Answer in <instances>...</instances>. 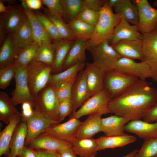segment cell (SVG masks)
I'll use <instances>...</instances> for the list:
<instances>
[{
	"mask_svg": "<svg viewBox=\"0 0 157 157\" xmlns=\"http://www.w3.org/2000/svg\"><path fill=\"white\" fill-rule=\"evenodd\" d=\"M157 102V89L146 80L139 79L119 96L111 99L108 108L110 113L131 121L142 118Z\"/></svg>",
	"mask_w": 157,
	"mask_h": 157,
	"instance_id": "obj_1",
	"label": "cell"
},
{
	"mask_svg": "<svg viewBox=\"0 0 157 157\" xmlns=\"http://www.w3.org/2000/svg\"><path fill=\"white\" fill-rule=\"evenodd\" d=\"M121 18L119 15L113 13L108 1H106L99 12V18L92 38L88 41L87 49L94 48L106 41L110 40Z\"/></svg>",
	"mask_w": 157,
	"mask_h": 157,
	"instance_id": "obj_2",
	"label": "cell"
},
{
	"mask_svg": "<svg viewBox=\"0 0 157 157\" xmlns=\"http://www.w3.org/2000/svg\"><path fill=\"white\" fill-rule=\"evenodd\" d=\"M37 109L54 124L59 123L58 106L56 88L48 84L41 90L36 98Z\"/></svg>",
	"mask_w": 157,
	"mask_h": 157,
	"instance_id": "obj_3",
	"label": "cell"
},
{
	"mask_svg": "<svg viewBox=\"0 0 157 157\" xmlns=\"http://www.w3.org/2000/svg\"><path fill=\"white\" fill-rule=\"evenodd\" d=\"M51 74V67L34 60L27 66L28 85L31 94L35 99L39 92L47 85Z\"/></svg>",
	"mask_w": 157,
	"mask_h": 157,
	"instance_id": "obj_4",
	"label": "cell"
},
{
	"mask_svg": "<svg viewBox=\"0 0 157 157\" xmlns=\"http://www.w3.org/2000/svg\"><path fill=\"white\" fill-rule=\"evenodd\" d=\"M112 98L105 90L91 97L78 110L70 115L69 119H79L84 115L110 113L108 105Z\"/></svg>",
	"mask_w": 157,
	"mask_h": 157,
	"instance_id": "obj_5",
	"label": "cell"
},
{
	"mask_svg": "<svg viewBox=\"0 0 157 157\" xmlns=\"http://www.w3.org/2000/svg\"><path fill=\"white\" fill-rule=\"evenodd\" d=\"M112 70L117 71L141 80H146L152 77L151 69L147 63L142 61L137 62L133 59L123 57L114 61L105 72Z\"/></svg>",
	"mask_w": 157,
	"mask_h": 157,
	"instance_id": "obj_6",
	"label": "cell"
},
{
	"mask_svg": "<svg viewBox=\"0 0 157 157\" xmlns=\"http://www.w3.org/2000/svg\"><path fill=\"white\" fill-rule=\"evenodd\" d=\"M139 79L119 72L112 70L105 72L103 84L104 90L112 99L123 93Z\"/></svg>",
	"mask_w": 157,
	"mask_h": 157,
	"instance_id": "obj_7",
	"label": "cell"
},
{
	"mask_svg": "<svg viewBox=\"0 0 157 157\" xmlns=\"http://www.w3.org/2000/svg\"><path fill=\"white\" fill-rule=\"evenodd\" d=\"M27 67H18L14 78L15 88L11 99L14 106L24 103H28L34 108L36 106V100L31 94L28 85Z\"/></svg>",
	"mask_w": 157,
	"mask_h": 157,
	"instance_id": "obj_8",
	"label": "cell"
},
{
	"mask_svg": "<svg viewBox=\"0 0 157 157\" xmlns=\"http://www.w3.org/2000/svg\"><path fill=\"white\" fill-rule=\"evenodd\" d=\"M137 6L138 11V29L142 34L151 32L157 24V9L151 6L147 0L132 1Z\"/></svg>",
	"mask_w": 157,
	"mask_h": 157,
	"instance_id": "obj_9",
	"label": "cell"
},
{
	"mask_svg": "<svg viewBox=\"0 0 157 157\" xmlns=\"http://www.w3.org/2000/svg\"><path fill=\"white\" fill-rule=\"evenodd\" d=\"M141 61L150 67L152 78L157 77V29L142 34Z\"/></svg>",
	"mask_w": 157,
	"mask_h": 157,
	"instance_id": "obj_10",
	"label": "cell"
},
{
	"mask_svg": "<svg viewBox=\"0 0 157 157\" xmlns=\"http://www.w3.org/2000/svg\"><path fill=\"white\" fill-rule=\"evenodd\" d=\"M27 18L23 9L10 6L9 10L1 17L0 22V38L6 34L13 33Z\"/></svg>",
	"mask_w": 157,
	"mask_h": 157,
	"instance_id": "obj_11",
	"label": "cell"
},
{
	"mask_svg": "<svg viewBox=\"0 0 157 157\" xmlns=\"http://www.w3.org/2000/svg\"><path fill=\"white\" fill-rule=\"evenodd\" d=\"M89 50L92 56L93 63L104 71L114 61L122 57L108 41H104Z\"/></svg>",
	"mask_w": 157,
	"mask_h": 157,
	"instance_id": "obj_12",
	"label": "cell"
},
{
	"mask_svg": "<svg viewBox=\"0 0 157 157\" xmlns=\"http://www.w3.org/2000/svg\"><path fill=\"white\" fill-rule=\"evenodd\" d=\"M25 121L26 122L27 130L25 145L54 124L35 108H34L32 115Z\"/></svg>",
	"mask_w": 157,
	"mask_h": 157,
	"instance_id": "obj_13",
	"label": "cell"
},
{
	"mask_svg": "<svg viewBox=\"0 0 157 157\" xmlns=\"http://www.w3.org/2000/svg\"><path fill=\"white\" fill-rule=\"evenodd\" d=\"M90 97L86 74L83 70L78 74L72 86L70 97L73 106L72 113L81 107Z\"/></svg>",
	"mask_w": 157,
	"mask_h": 157,
	"instance_id": "obj_14",
	"label": "cell"
},
{
	"mask_svg": "<svg viewBox=\"0 0 157 157\" xmlns=\"http://www.w3.org/2000/svg\"><path fill=\"white\" fill-rule=\"evenodd\" d=\"M81 122L78 119H69L64 123L53 124L41 135L50 136L69 142L75 137L77 129Z\"/></svg>",
	"mask_w": 157,
	"mask_h": 157,
	"instance_id": "obj_15",
	"label": "cell"
},
{
	"mask_svg": "<svg viewBox=\"0 0 157 157\" xmlns=\"http://www.w3.org/2000/svg\"><path fill=\"white\" fill-rule=\"evenodd\" d=\"M142 34L139 31L137 25H131L121 17V20L115 28L113 35L110 40V44L113 45L119 42L140 39Z\"/></svg>",
	"mask_w": 157,
	"mask_h": 157,
	"instance_id": "obj_16",
	"label": "cell"
},
{
	"mask_svg": "<svg viewBox=\"0 0 157 157\" xmlns=\"http://www.w3.org/2000/svg\"><path fill=\"white\" fill-rule=\"evenodd\" d=\"M85 70L91 97L104 90L103 81L105 72L94 63H87Z\"/></svg>",
	"mask_w": 157,
	"mask_h": 157,
	"instance_id": "obj_17",
	"label": "cell"
},
{
	"mask_svg": "<svg viewBox=\"0 0 157 157\" xmlns=\"http://www.w3.org/2000/svg\"><path fill=\"white\" fill-rule=\"evenodd\" d=\"M125 132L133 133L144 140L157 138V121L148 122L140 119L131 120L124 127Z\"/></svg>",
	"mask_w": 157,
	"mask_h": 157,
	"instance_id": "obj_18",
	"label": "cell"
},
{
	"mask_svg": "<svg viewBox=\"0 0 157 157\" xmlns=\"http://www.w3.org/2000/svg\"><path fill=\"white\" fill-rule=\"evenodd\" d=\"M35 150L57 151L72 146L69 142L60 140L53 137L40 135L26 145Z\"/></svg>",
	"mask_w": 157,
	"mask_h": 157,
	"instance_id": "obj_19",
	"label": "cell"
},
{
	"mask_svg": "<svg viewBox=\"0 0 157 157\" xmlns=\"http://www.w3.org/2000/svg\"><path fill=\"white\" fill-rule=\"evenodd\" d=\"M22 1V9L29 22L35 42L39 44L44 42H51L52 39L33 10L29 8L23 0Z\"/></svg>",
	"mask_w": 157,
	"mask_h": 157,
	"instance_id": "obj_20",
	"label": "cell"
},
{
	"mask_svg": "<svg viewBox=\"0 0 157 157\" xmlns=\"http://www.w3.org/2000/svg\"><path fill=\"white\" fill-rule=\"evenodd\" d=\"M130 121L128 118L115 115L102 118L101 132L106 136L124 135V127Z\"/></svg>",
	"mask_w": 157,
	"mask_h": 157,
	"instance_id": "obj_21",
	"label": "cell"
},
{
	"mask_svg": "<svg viewBox=\"0 0 157 157\" xmlns=\"http://www.w3.org/2000/svg\"><path fill=\"white\" fill-rule=\"evenodd\" d=\"M101 115L93 114L88 115L82 122L76 130L75 137L79 138H91L101 132Z\"/></svg>",
	"mask_w": 157,
	"mask_h": 157,
	"instance_id": "obj_22",
	"label": "cell"
},
{
	"mask_svg": "<svg viewBox=\"0 0 157 157\" xmlns=\"http://www.w3.org/2000/svg\"><path fill=\"white\" fill-rule=\"evenodd\" d=\"M69 142L76 154L80 157H95L98 151V138L74 137Z\"/></svg>",
	"mask_w": 157,
	"mask_h": 157,
	"instance_id": "obj_23",
	"label": "cell"
},
{
	"mask_svg": "<svg viewBox=\"0 0 157 157\" xmlns=\"http://www.w3.org/2000/svg\"><path fill=\"white\" fill-rule=\"evenodd\" d=\"M111 46L122 57L142 60L141 39L122 41Z\"/></svg>",
	"mask_w": 157,
	"mask_h": 157,
	"instance_id": "obj_24",
	"label": "cell"
},
{
	"mask_svg": "<svg viewBox=\"0 0 157 157\" xmlns=\"http://www.w3.org/2000/svg\"><path fill=\"white\" fill-rule=\"evenodd\" d=\"M88 47V41L76 40L68 52L64 61L63 71L77 63L85 62V51Z\"/></svg>",
	"mask_w": 157,
	"mask_h": 157,
	"instance_id": "obj_25",
	"label": "cell"
},
{
	"mask_svg": "<svg viewBox=\"0 0 157 157\" xmlns=\"http://www.w3.org/2000/svg\"><path fill=\"white\" fill-rule=\"evenodd\" d=\"M12 33L9 34L3 40L0 50V68L13 64L20 51Z\"/></svg>",
	"mask_w": 157,
	"mask_h": 157,
	"instance_id": "obj_26",
	"label": "cell"
},
{
	"mask_svg": "<svg viewBox=\"0 0 157 157\" xmlns=\"http://www.w3.org/2000/svg\"><path fill=\"white\" fill-rule=\"evenodd\" d=\"M85 65V62H79L59 73L51 74L48 84L59 87L76 77Z\"/></svg>",
	"mask_w": 157,
	"mask_h": 157,
	"instance_id": "obj_27",
	"label": "cell"
},
{
	"mask_svg": "<svg viewBox=\"0 0 157 157\" xmlns=\"http://www.w3.org/2000/svg\"><path fill=\"white\" fill-rule=\"evenodd\" d=\"M27 131L26 121L21 120L14 132L10 144V151L6 157L17 156L25 145Z\"/></svg>",
	"mask_w": 157,
	"mask_h": 157,
	"instance_id": "obj_28",
	"label": "cell"
},
{
	"mask_svg": "<svg viewBox=\"0 0 157 157\" xmlns=\"http://www.w3.org/2000/svg\"><path fill=\"white\" fill-rule=\"evenodd\" d=\"M98 139V151L106 149L123 147L134 142L136 140L135 136L126 134L112 136H102Z\"/></svg>",
	"mask_w": 157,
	"mask_h": 157,
	"instance_id": "obj_29",
	"label": "cell"
},
{
	"mask_svg": "<svg viewBox=\"0 0 157 157\" xmlns=\"http://www.w3.org/2000/svg\"><path fill=\"white\" fill-rule=\"evenodd\" d=\"M22 120V115H18L7 125L0 133V156H6L10 151V143L14 132Z\"/></svg>",
	"mask_w": 157,
	"mask_h": 157,
	"instance_id": "obj_30",
	"label": "cell"
},
{
	"mask_svg": "<svg viewBox=\"0 0 157 157\" xmlns=\"http://www.w3.org/2000/svg\"><path fill=\"white\" fill-rule=\"evenodd\" d=\"M12 34L17 47L20 49L36 42L27 18Z\"/></svg>",
	"mask_w": 157,
	"mask_h": 157,
	"instance_id": "obj_31",
	"label": "cell"
},
{
	"mask_svg": "<svg viewBox=\"0 0 157 157\" xmlns=\"http://www.w3.org/2000/svg\"><path fill=\"white\" fill-rule=\"evenodd\" d=\"M75 41L63 39L54 43L56 53L54 62L51 67V73L55 74L63 71L62 66L64 60Z\"/></svg>",
	"mask_w": 157,
	"mask_h": 157,
	"instance_id": "obj_32",
	"label": "cell"
},
{
	"mask_svg": "<svg viewBox=\"0 0 157 157\" xmlns=\"http://www.w3.org/2000/svg\"><path fill=\"white\" fill-rule=\"evenodd\" d=\"M13 105L11 97L4 92H0V120L7 125L16 116L22 115Z\"/></svg>",
	"mask_w": 157,
	"mask_h": 157,
	"instance_id": "obj_33",
	"label": "cell"
},
{
	"mask_svg": "<svg viewBox=\"0 0 157 157\" xmlns=\"http://www.w3.org/2000/svg\"><path fill=\"white\" fill-rule=\"evenodd\" d=\"M55 53L54 43L51 42H43L38 45L33 60L51 67L54 62Z\"/></svg>",
	"mask_w": 157,
	"mask_h": 157,
	"instance_id": "obj_34",
	"label": "cell"
},
{
	"mask_svg": "<svg viewBox=\"0 0 157 157\" xmlns=\"http://www.w3.org/2000/svg\"><path fill=\"white\" fill-rule=\"evenodd\" d=\"M68 26L76 39L89 41L92 35L94 27L78 19L68 23Z\"/></svg>",
	"mask_w": 157,
	"mask_h": 157,
	"instance_id": "obj_35",
	"label": "cell"
},
{
	"mask_svg": "<svg viewBox=\"0 0 157 157\" xmlns=\"http://www.w3.org/2000/svg\"><path fill=\"white\" fill-rule=\"evenodd\" d=\"M114 9L116 13L123 17L129 23L137 25L139 18L138 8L131 0H124Z\"/></svg>",
	"mask_w": 157,
	"mask_h": 157,
	"instance_id": "obj_36",
	"label": "cell"
},
{
	"mask_svg": "<svg viewBox=\"0 0 157 157\" xmlns=\"http://www.w3.org/2000/svg\"><path fill=\"white\" fill-rule=\"evenodd\" d=\"M60 1L63 9V17L68 23L77 19L85 8L84 0H60Z\"/></svg>",
	"mask_w": 157,
	"mask_h": 157,
	"instance_id": "obj_37",
	"label": "cell"
},
{
	"mask_svg": "<svg viewBox=\"0 0 157 157\" xmlns=\"http://www.w3.org/2000/svg\"><path fill=\"white\" fill-rule=\"evenodd\" d=\"M38 45L35 42L21 49L13 63L19 67H26L33 60Z\"/></svg>",
	"mask_w": 157,
	"mask_h": 157,
	"instance_id": "obj_38",
	"label": "cell"
},
{
	"mask_svg": "<svg viewBox=\"0 0 157 157\" xmlns=\"http://www.w3.org/2000/svg\"><path fill=\"white\" fill-rule=\"evenodd\" d=\"M34 13L52 39L56 41L63 39L54 24L46 15L38 11H35Z\"/></svg>",
	"mask_w": 157,
	"mask_h": 157,
	"instance_id": "obj_39",
	"label": "cell"
},
{
	"mask_svg": "<svg viewBox=\"0 0 157 157\" xmlns=\"http://www.w3.org/2000/svg\"><path fill=\"white\" fill-rule=\"evenodd\" d=\"M157 156V138L144 140L140 149L134 157H156Z\"/></svg>",
	"mask_w": 157,
	"mask_h": 157,
	"instance_id": "obj_40",
	"label": "cell"
},
{
	"mask_svg": "<svg viewBox=\"0 0 157 157\" xmlns=\"http://www.w3.org/2000/svg\"><path fill=\"white\" fill-rule=\"evenodd\" d=\"M46 15L54 24L60 35L63 39L76 40V39L72 34L67 24L63 21L62 18L51 15L48 11L46 12Z\"/></svg>",
	"mask_w": 157,
	"mask_h": 157,
	"instance_id": "obj_41",
	"label": "cell"
},
{
	"mask_svg": "<svg viewBox=\"0 0 157 157\" xmlns=\"http://www.w3.org/2000/svg\"><path fill=\"white\" fill-rule=\"evenodd\" d=\"M18 67L13 63L0 68V88L1 89H5L9 85L13 79L14 78Z\"/></svg>",
	"mask_w": 157,
	"mask_h": 157,
	"instance_id": "obj_42",
	"label": "cell"
},
{
	"mask_svg": "<svg viewBox=\"0 0 157 157\" xmlns=\"http://www.w3.org/2000/svg\"><path fill=\"white\" fill-rule=\"evenodd\" d=\"M99 17V12L88 8H85L80 13L78 19L85 23L95 27Z\"/></svg>",
	"mask_w": 157,
	"mask_h": 157,
	"instance_id": "obj_43",
	"label": "cell"
},
{
	"mask_svg": "<svg viewBox=\"0 0 157 157\" xmlns=\"http://www.w3.org/2000/svg\"><path fill=\"white\" fill-rule=\"evenodd\" d=\"M42 1L47 7L51 15L62 18L63 11L60 0H42Z\"/></svg>",
	"mask_w": 157,
	"mask_h": 157,
	"instance_id": "obj_44",
	"label": "cell"
},
{
	"mask_svg": "<svg viewBox=\"0 0 157 157\" xmlns=\"http://www.w3.org/2000/svg\"><path fill=\"white\" fill-rule=\"evenodd\" d=\"M73 111V105L70 99H66L59 101L58 113L60 122L63 121L68 115Z\"/></svg>",
	"mask_w": 157,
	"mask_h": 157,
	"instance_id": "obj_45",
	"label": "cell"
},
{
	"mask_svg": "<svg viewBox=\"0 0 157 157\" xmlns=\"http://www.w3.org/2000/svg\"><path fill=\"white\" fill-rule=\"evenodd\" d=\"M76 77L64 84L56 88L57 94L59 101L65 99H70L72 86Z\"/></svg>",
	"mask_w": 157,
	"mask_h": 157,
	"instance_id": "obj_46",
	"label": "cell"
},
{
	"mask_svg": "<svg viewBox=\"0 0 157 157\" xmlns=\"http://www.w3.org/2000/svg\"><path fill=\"white\" fill-rule=\"evenodd\" d=\"M85 8L99 12L106 1L103 0H84Z\"/></svg>",
	"mask_w": 157,
	"mask_h": 157,
	"instance_id": "obj_47",
	"label": "cell"
},
{
	"mask_svg": "<svg viewBox=\"0 0 157 157\" xmlns=\"http://www.w3.org/2000/svg\"><path fill=\"white\" fill-rule=\"evenodd\" d=\"M142 118L144 121L150 123L157 121V102L147 111Z\"/></svg>",
	"mask_w": 157,
	"mask_h": 157,
	"instance_id": "obj_48",
	"label": "cell"
},
{
	"mask_svg": "<svg viewBox=\"0 0 157 157\" xmlns=\"http://www.w3.org/2000/svg\"><path fill=\"white\" fill-rule=\"evenodd\" d=\"M32 107L31 105L28 103H24L22 104V120L25 121L32 115L33 111L32 109Z\"/></svg>",
	"mask_w": 157,
	"mask_h": 157,
	"instance_id": "obj_49",
	"label": "cell"
},
{
	"mask_svg": "<svg viewBox=\"0 0 157 157\" xmlns=\"http://www.w3.org/2000/svg\"><path fill=\"white\" fill-rule=\"evenodd\" d=\"M57 152L60 157H77V155L72 146L60 149Z\"/></svg>",
	"mask_w": 157,
	"mask_h": 157,
	"instance_id": "obj_50",
	"label": "cell"
},
{
	"mask_svg": "<svg viewBox=\"0 0 157 157\" xmlns=\"http://www.w3.org/2000/svg\"><path fill=\"white\" fill-rule=\"evenodd\" d=\"M37 157H60L57 151L35 150Z\"/></svg>",
	"mask_w": 157,
	"mask_h": 157,
	"instance_id": "obj_51",
	"label": "cell"
},
{
	"mask_svg": "<svg viewBox=\"0 0 157 157\" xmlns=\"http://www.w3.org/2000/svg\"><path fill=\"white\" fill-rule=\"evenodd\" d=\"M18 157H37L35 151L28 146L25 145Z\"/></svg>",
	"mask_w": 157,
	"mask_h": 157,
	"instance_id": "obj_52",
	"label": "cell"
},
{
	"mask_svg": "<svg viewBox=\"0 0 157 157\" xmlns=\"http://www.w3.org/2000/svg\"><path fill=\"white\" fill-rule=\"evenodd\" d=\"M27 7L33 10H38L42 6V1L40 0H24Z\"/></svg>",
	"mask_w": 157,
	"mask_h": 157,
	"instance_id": "obj_53",
	"label": "cell"
},
{
	"mask_svg": "<svg viewBox=\"0 0 157 157\" xmlns=\"http://www.w3.org/2000/svg\"><path fill=\"white\" fill-rule=\"evenodd\" d=\"M124 0H109L108 1L110 6L111 8H115L120 4Z\"/></svg>",
	"mask_w": 157,
	"mask_h": 157,
	"instance_id": "obj_54",
	"label": "cell"
},
{
	"mask_svg": "<svg viewBox=\"0 0 157 157\" xmlns=\"http://www.w3.org/2000/svg\"><path fill=\"white\" fill-rule=\"evenodd\" d=\"M10 6L8 7L5 6L3 3L2 1H0V12L1 13H6L8 12Z\"/></svg>",
	"mask_w": 157,
	"mask_h": 157,
	"instance_id": "obj_55",
	"label": "cell"
},
{
	"mask_svg": "<svg viewBox=\"0 0 157 157\" xmlns=\"http://www.w3.org/2000/svg\"><path fill=\"white\" fill-rule=\"evenodd\" d=\"M138 151L137 149H134L127 155L121 157H134Z\"/></svg>",
	"mask_w": 157,
	"mask_h": 157,
	"instance_id": "obj_56",
	"label": "cell"
},
{
	"mask_svg": "<svg viewBox=\"0 0 157 157\" xmlns=\"http://www.w3.org/2000/svg\"><path fill=\"white\" fill-rule=\"evenodd\" d=\"M153 6L157 7V0H155L153 3Z\"/></svg>",
	"mask_w": 157,
	"mask_h": 157,
	"instance_id": "obj_57",
	"label": "cell"
},
{
	"mask_svg": "<svg viewBox=\"0 0 157 157\" xmlns=\"http://www.w3.org/2000/svg\"><path fill=\"white\" fill-rule=\"evenodd\" d=\"M152 78L157 83V77H154Z\"/></svg>",
	"mask_w": 157,
	"mask_h": 157,
	"instance_id": "obj_58",
	"label": "cell"
},
{
	"mask_svg": "<svg viewBox=\"0 0 157 157\" xmlns=\"http://www.w3.org/2000/svg\"><path fill=\"white\" fill-rule=\"evenodd\" d=\"M156 29H157V25H156Z\"/></svg>",
	"mask_w": 157,
	"mask_h": 157,
	"instance_id": "obj_59",
	"label": "cell"
},
{
	"mask_svg": "<svg viewBox=\"0 0 157 157\" xmlns=\"http://www.w3.org/2000/svg\"><path fill=\"white\" fill-rule=\"evenodd\" d=\"M156 157H157V156Z\"/></svg>",
	"mask_w": 157,
	"mask_h": 157,
	"instance_id": "obj_60",
	"label": "cell"
}]
</instances>
